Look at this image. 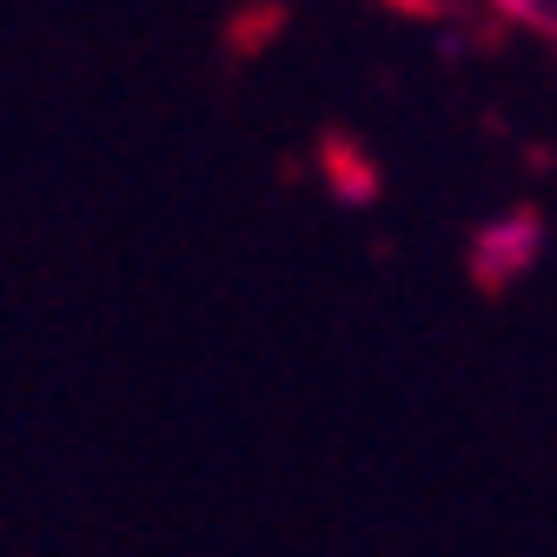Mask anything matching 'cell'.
<instances>
[{"instance_id":"6da1fadb","label":"cell","mask_w":557,"mask_h":557,"mask_svg":"<svg viewBox=\"0 0 557 557\" xmlns=\"http://www.w3.org/2000/svg\"><path fill=\"white\" fill-rule=\"evenodd\" d=\"M484 8H498L505 21H544V0H484Z\"/></svg>"}]
</instances>
